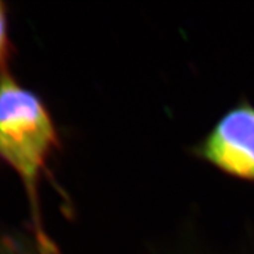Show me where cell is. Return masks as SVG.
<instances>
[{
    "label": "cell",
    "instance_id": "7a4b0ae2",
    "mask_svg": "<svg viewBox=\"0 0 254 254\" xmlns=\"http://www.w3.org/2000/svg\"><path fill=\"white\" fill-rule=\"evenodd\" d=\"M193 152L224 174L254 182V107L230 109Z\"/></svg>",
    "mask_w": 254,
    "mask_h": 254
},
{
    "label": "cell",
    "instance_id": "277c9868",
    "mask_svg": "<svg viewBox=\"0 0 254 254\" xmlns=\"http://www.w3.org/2000/svg\"><path fill=\"white\" fill-rule=\"evenodd\" d=\"M55 251H46L37 244V251L31 249L17 239H4L0 241V254H54Z\"/></svg>",
    "mask_w": 254,
    "mask_h": 254
},
{
    "label": "cell",
    "instance_id": "6da1fadb",
    "mask_svg": "<svg viewBox=\"0 0 254 254\" xmlns=\"http://www.w3.org/2000/svg\"><path fill=\"white\" fill-rule=\"evenodd\" d=\"M59 147V135L39 96L10 74H0V158L18 175L30 204L35 243L54 251L40 219L39 179Z\"/></svg>",
    "mask_w": 254,
    "mask_h": 254
},
{
    "label": "cell",
    "instance_id": "3957f363",
    "mask_svg": "<svg viewBox=\"0 0 254 254\" xmlns=\"http://www.w3.org/2000/svg\"><path fill=\"white\" fill-rule=\"evenodd\" d=\"M10 59V40L8 34L7 9L0 1V74L8 73V63Z\"/></svg>",
    "mask_w": 254,
    "mask_h": 254
}]
</instances>
